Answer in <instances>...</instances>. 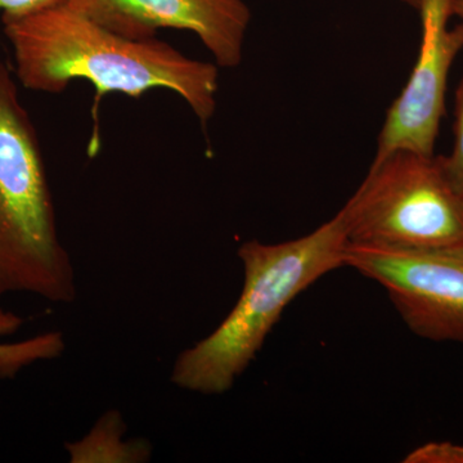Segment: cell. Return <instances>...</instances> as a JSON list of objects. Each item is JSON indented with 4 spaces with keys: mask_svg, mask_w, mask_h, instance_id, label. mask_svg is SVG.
<instances>
[{
    "mask_svg": "<svg viewBox=\"0 0 463 463\" xmlns=\"http://www.w3.org/2000/svg\"><path fill=\"white\" fill-rule=\"evenodd\" d=\"M2 21L18 80L27 90L61 93L83 79L96 88V106L109 93L139 99L167 90L187 102L201 124L215 114L216 63L192 60L156 38H125L67 5Z\"/></svg>",
    "mask_w": 463,
    "mask_h": 463,
    "instance_id": "6da1fadb",
    "label": "cell"
},
{
    "mask_svg": "<svg viewBox=\"0 0 463 463\" xmlns=\"http://www.w3.org/2000/svg\"><path fill=\"white\" fill-rule=\"evenodd\" d=\"M347 242L339 212L300 239L241 245L245 281L240 298L214 332L176 358L173 383L201 394L228 392L254 361L288 304L325 274L343 267Z\"/></svg>",
    "mask_w": 463,
    "mask_h": 463,
    "instance_id": "7a4b0ae2",
    "label": "cell"
},
{
    "mask_svg": "<svg viewBox=\"0 0 463 463\" xmlns=\"http://www.w3.org/2000/svg\"><path fill=\"white\" fill-rule=\"evenodd\" d=\"M12 292L71 303L76 283L35 128L0 61V298Z\"/></svg>",
    "mask_w": 463,
    "mask_h": 463,
    "instance_id": "3957f363",
    "label": "cell"
},
{
    "mask_svg": "<svg viewBox=\"0 0 463 463\" xmlns=\"http://www.w3.org/2000/svg\"><path fill=\"white\" fill-rule=\"evenodd\" d=\"M340 214L349 242L403 249L463 246V191L435 155L399 151L371 164Z\"/></svg>",
    "mask_w": 463,
    "mask_h": 463,
    "instance_id": "277c9868",
    "label": "cell"
},
{
    "mask_svg": "<svg viewBox=\"0 0 463 463\" xmlns=\"http://www.w3.org/2000/svg\"><path fill=\"white\" fill-rule=\"evenodd\" d=\"M344 265L383 286L417 336L463 343V246L403 249L347 242Z\"/></svg>",
    "mask_w": 463,
    "mask_h": 463,
    "instance_id": "5b68a950",
    "label": "cell"
},
{
    "mask_svg": "<svg viewBox=\"0 0 463 463\" xmlns=\"http://www.w3.org/2000/svg\"><path fill=\"white\" fill-rule=\"evenodd\" d=\"M422 36L407 84L386 112L373 163L394 152L435 155L446 109L448 78L463 50V21L449 27L452 0H421Z\"/></svg>",
    "mask_w": 463,
    "mask_h": 463,
    "instance_id": "8992f818",
    "label": "cell"
},
{
    "mask_svg": "<svg viewBox=\"0 0 463 463\" xmlns=\"http://www.w3.org/2000/svg\"><path fill=\"white\" fill-rule=\"evenodd\" d=\"M70 8L125 38L154 39L158 30L199 36L219 67L243 57L251 12L243 0H67Z\"/></svg>",
    "mask_w": 463,
    "mask_h": 463,
    "instance_id": "52a82bcc",
    "label": "cell"
},
{
    "mask_svg": "<svg viewBox=\"0 0 463 463\" xmlns=\"http://www.w3.org/2000/svg\"><path fill=\"white\" fill-rule=\"evenodd\" d=\"M23 322L21 317L0 307V337L16 332ZM63 350L65 340L60 332H48L16 344H0V379H11L35 362L57 358Z\"/></svg>",
    "mask_w": 463,
    "mask_h": 463,
    "instance_id": "ba28073f",
    "label": "cell"
},
{
    "mask_svg": "<svg viewBox=\"0 0 463 463\" xmlns=\"http://www.w3.org/2000/svg\"><path fill=\"white\" fill-rule=\"evenodd\" d=\"M453 134L455 142L452 152L448 156H441V160L450 181L458 190L463 191V78L456 93Z\"/></svg>",
    "mask_w": 463,
    "mask_h": 463,
    "instance_id": "9c48e42d",
    "label": "cell"
},
{
    "mask_svg": "<svg viewBox=\"0 0 463 463\" xmlns=\"http://www.w3.org/2000/svg\"><path fill=\"white\" fill-rule=\"evenodd\" d=\"M405 463H463V446L450 441H431L416 448Z\"/></svg>",
    "mask_w": 463,
    "mask_h": 463,
    "instance_id": "30bf717a",
    "label": "cell"
},
{
    "mask_svg": "<svg viewBox=\"0 0 463 463\" xmlns=\"http://www.w3.org/2000/svg\"><path fill=\"white\" fill-rule=\"evenodd\" d=\"M66 3L67 0H0V12L2 16L21 17Z\"/></svg>",
    "mask_w": 463,
    "mask_h": 463,
    "instance_id": "8fae6325",
    "label": "cell"
},
{
    "mask_svg": "<svg viewBox=\"0 0 463 463\" xmlns=\"http://www.w3.org/2000/svg\"><path fill=\"white\" fill-rule=\"evenodd\" d=\"M452 14L463 21V0H452Z\"/></svg>",
    "mask_w": 463,
    "mask_h": 463,
    "instance_id": "7c38bea8",
    "label": "cell"
},
{
    "mask_svg": "<svg viewBox=\"0 0 463 463\" xmlns=\"http://www.w3.org/2000/svg\"><path fill=\"white\" fill-rule=\"evenodd\" d=\"M399 2L404 3V5H411V7L419 9L421 0H399Z\"/></svg>",
    "mask_w": 463,
    "mask_h": 463,
    "instance_id": "4fadbf2b",
    "label": "cell"
}]
</instances>
